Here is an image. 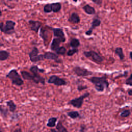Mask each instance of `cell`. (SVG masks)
Returning <instances> with one entry per match:
<instances>
[{"instance_id":"26","label":"cell","mask_w":132,"mask_h":132,"mask_svg":"<svg viewBox=\"0 0 132 132\" xmlns=\"http://www.w3.org/2000/svg\"><path fill=\"white\" fill-rule=\"evenodd\" d=\"M56 129L58 130V132H64V131L68 132V131L67 128L63 125L62 123L60 121H59L58 122V123L56 127Z\"/></svg>"},{"instance_id":"30","label":"cell","mask_w":132,"mask_h":132,"mask_svg":"<svg viewBox=\"0 0 132 132\" xmlns=\"http://www.w3.org/2000/svg\"><path fill=\"white\" fill-rule=\"evenodd\" d=\"M43 11L45 13H50L53 11L52 4H47L43 7Z\"/></svg>"},{"instance_id":"4","label":"cell","mask_w":132,"mask_h":132,"mask_svg":"<svg viewBox=\"0 0 132 132\" xmlns=\"http://www.w3.org/2000/svg\"><path fill=\"white\" fill-rule=\"evenodd\" d=\"M90 94L88 92H86L80 96L78 97H76L74 98H73L71 100H70L68 104L69 105H71L74 107H75L76 108H80L82 107L83 103H84V99L89 97L90 96Z\"/></svg>"},{"instance_id":"42","label":"cell","mask_w":132,"mask_h":132,"mask_svg":"<svg viewBox=\"0 0 132 132\" xmlns=\"http://www.w3.org/2000/svg\"><path fill=\"white\" fill-rule=\"evenodd\" d=\"M39 1H45V0H39Z\"/></svg>"},{"instance_id":"15","label":"cell","mask_w":132,"mask_h":132,"mask_svg":"<svg viewBox=\"0 0 132 132\" xmlns=\"http://www.w3.org/2000/svg\"><path fill=\"white\" fill-rule=\"evenodd\" d=\"M68 21L72 24H77L80 21V19L79 15L76 12H73L71 13L68 19Z\"/></svg>"},{"instance_id":"35","label":"cell","mask_w":132,"mask_h":132,"mask_svg":"<svg viewBox=\"0 0 132 132\" xmlns=\"http://www.w3.org/2000/svg\"><path fill=\"white\" fill-rule=\"evenodd\" d=\"M85 125H81V127H80V129L79 130V131H85Z\"/></svg>"},{"instance_id":"3","label":"cell","mask_w":132,"mask_h":132,"mask_svg":"<svg viewBox=\"0 0 132 132\" xmlns=\"http://www.w3.org/2000/svg\"><path fill=\"white\" fill-rule=\"evenodd\" d=\"M16 23L12 20H7L6 21L5 25L3 22L0 24L1 31L6 35H11L15 32V26Z\"/></svg>"},{"instance_id":"10","label":"cell","mask_w":132,"mask_h":132,"mask_svg":"<svg viewBox=\"0 0 132 132\" xmlns=\"http://www.w3.org/2000/svg\"><path fill=\"white\" fill-rule=\"evenodd\" d=\"M46 27H47V26H44V27H42L40 29V33H39V35H40V37L43 40V42H44L45 46L46 45L45 43L48 41V39H49V33L50 32L48 31V30L50 29L51 27L48 26V28H47Z\"/></svg>"},{"instance_id":"21","label":"cell","mask_w":132,"mask_h":132,"mask_svg":"<svg viewBox=\"0 0 132 132\" xmlns=\"http://www.w3.org/2000/svg\"><path fill=\"white\" fill-rule=\"evenodd\" d=\"M57 119H58V118L57 117H51V118H49L47 121L46 126L47 127H51V128L55 127L56 126V122L57 121Z\"/></svg>"},{"instance_id":"12","label":"cell","mask_w":132,"mask_h":132,"mask_svg":"<svg viewBox=\"0 0 132 132\" xmlns=\"http://www.w3.org/2000/svg\"><path fill=\"white\" fill-rule=\"evenodd\" d=\"M28 24L31 30L37 34L39 31V29L41 27L42 23L39 21L30 20L28 21Z\"/></svg>"},{"instance_id":"31","label":"cell","mask_w":132,"mask_h":132,"mask_svg":"<svg viewBox=\"0 0 132 132\" xmlns=\"http://www.w3.org/2000/svg\"><path fill=\"white\" fill-rule=\"evenodd\" d=\"M131 114L130 110L129 109H125L120 113V116L123 118H126L129 117Z\"/></svg>"},{"instance_id":"28","label":"cell","mask_w":132,"mask_h":132,"mask_svg":"<svg viewBox=\"0 0 132 132\" xmlns=\"http://www.w3.org/2000/svg\"><path fill=\"white\" fill-rule=\"evenodd\" d=\"M66 48L64 46H60L55 51L56 53H57L58 55H64L66 54Z\"/></svg>"},{"instance_id":"8","label":"cell","mask_w":132,"mask_h":132,"mask_svg":"<svg viewBox=\"0 0 132 132\" xmlns=\"http://www.w3.org/2000/svg\"><path fill=\"white\" fill-rule=\"evenodd\" d=\"M72 70L74 73L78 76L85 77L91 75L93 74L92 72L88 70V69L78 65L74 67Z\"/></svg>"},{"instance_id":"14","label":"cell","mask_w":132,"mask_h":132,"mask_svg":"<svg viewBox=\"0 0 132 132\" xmlns=\"http://www.w3.org/2000/svg\"><path fill=\"white\" fill-rule=\"evenodd\" d=\"M43 56L44 59H45L55 60L56 62H59L58 61V59H59V56L57 53L51 52H46L43 54Z\"/></svg>"},{"instance_id":"13","label":"cell","mask_w":132,"mask_h":132,"mask_svg":"<svg viewBox=\"0 0 132 132\" xmlns=\"http://www.w3.org/2000/svg\"><path fill=\"white\" fill-rule=\"evenodd\" d=\"M61 42H64L63 40L59 38H54L51 43L50 49L53 51H56V50L60 47V44Z\"/></svg>"},{"instance_id":"24","label":"cell","mask_w":132,"mask_h":132,"mask_svg":"<svg viewBox=\"0 0 132 132\" xmlns=\"http://www.w3.org/2000/svg\"><path fill=\"white\" fill-rule=\"evenodd\" d=\"M67 114L68 117L72 119H76L80 117V115L77 111H71L67 112Z\"/></svg>"},{"instance_id":"11","label":"cell","mask_w":132,"mask_h":132,"mask_svg":"<svg viewBox=\"0 0 132 132\" xmlns=\"http://www.w3.org/2000/svg\"><path fill=\"white\" fill-rule=\"evenodd\" d=\"M51 30L53 31L54 36L55 37L59 38L63 40L64 42L66 40L65 34L62 28H53L51 27Z\"/></svg>"},{"instance_id":"27","label":"cell","mask_w":132,"mask_h":132,"mask_svg":"<svg viewBox=\"0 0 132 132\" xmlns=\"http://www.w3.org/2000/svg\"><path fill=\"white\" fill-rule=\"evenodd\" d=\"M53 12L56 13L59 12L61 9V4L60 3H52Z\"/></svg>"},{"instance_id":"34","label":"cell","mask_w":132,"mask_h":132,"mask_svg":"<svg viewBox=\"0 0 132 132\" xmlns=\"http://www.w3.org/2000/svg\"><path fill=\"white\" fill-rule=\"evenodd\" d=\"M94 3L96 4L97 5L101 6L102 4L103 0H91Z\"/></svg>"},{"instance_id":"32","label":"cell","mask_w":132,"mask_h":132,"mask_svg":"<svg viewBox=\"0 0 132 132\" xmlns=\"http://www.w3.org/2000/svg\"><path fill=\"white\" fill-rule=\"evenodd\" d=\"M125 84L127 85L132 86V73L130 75L129 77H128L126 79V80L125 81Z\"/></svg>"},{"instance_id":"38","label":"cell","mask_w":132,"mask_h":132,"mask_svg":"<svg viewBox=\"0 0 132 132\" xmlns=\"http://www.w3.org/2000/svg\"><path fill=\"white\" fill-rule=\"evenodd\" d=\"M50 131H54V132H57V131H58V130L56 129H54V128H52V129H50Z\"/></svg>"},{"instance_id":"19","label":"cell","mask_w":132,"mask_h":132,"mask_svg":"<svg viewBox=\"0 0 132 132\" xmlns=\"http://www.w3.org/2000/svg\"><path fill=\"white\" fill-rule=\"evenodd\" d=\"M21 74L23 78L27 80H32L33 78V74H30L27 71H21Z\"/></svg>"},{"instance_id":"5","label":"cell","mask_w":132,"mask_h":132,"mask_svg":"<svg viewBox=\"0 0 132 132\" xmlns=\"http://www.w3.org/2000/svg\"><path fill=\"white\" fill-rule=\"evenodd\" d=\"M83 54L86 58L90 59L94 62L97 64L101 63L104 60L103 57H102L97 52L93 50L89 51H84L83 52Z\"/></svg>"},{"instance_id":"9","label":"cell","mask_w":132,"mask_h":132,"mask_svg":"<svg viewBox=\"0 0 132 132\" xmlns=\"http://www.w3.org/2000/svg\"><path fill=\"white\" fill-rule=\"evenodd\" d=\"M101 24V21L99 19L96 18H93V19L91 23V27L87 31H86L85 32V35L87 36H91L92 34L93 29H95V28L100 26Z\"/></svg>"},{"instance_id":"39","label":"cell","mask_w":132,"mask_h":132,"mask_svg":"<svg viewBox=\"0 0 132 132\" xmlns=\"http://www.w3.org/2000/svg\"><path fill=\"white\" fill-rule=\"evenodd\" d=\"M129 57H130V58L131 59V60L132 61V51L130 52V53H129Z\"/></svg>"},{"instance_id":"6","label":"cell","mask_w":132,"mask_h":132,"mask_svg":"<svg viewBox=\"0 0 132 132\" xmlns=\"http://www.w3.org/2000/svg\"><path fill=\"white\" fill-rule=\"evenodd\" d=\"M39 49L36 47H33L31 52L28 54V56L30 59V60L33 63H36L40 61H42L44 59L43 55L39 54Z\"/></svg>"},{"instance_id":"41","label":"cell","mask_w":132,"mask_h":132,"mask_svg":"<svg viewBox=\"0 0 132 132\" xmlns=\"http://www.w3.org/2000/svg\"><path fill=\"white\" fill-rule=\"evenodd\" d=\"M130 3L131 4H132V0H130Z\"/></svg>"},{"instance_id":"2","label":"cell","mask_w":132,"mask_h":132,"mask_svg":"<svg viewBox=\"0 0 132 132\" xmlns=\"http://www.w3.org/2000/svg\"><path fill=\"white\" fill-rule=\"evenodd\" d=\"M6 77L9 78L12 84L17 86H21L24 85V80L21 77L18 71L15 69H12L6 74Z\"/></svg>"},{"instance_id":"22","label":"cell","mask_w":132,"mask_h":132,"mask_svg":"<svg viewBox=\"0 0 132 132\" xmlns=\"http://www.w3.org/2000/svg\"><path fill=\"white\" fill-rule=\"evenodd\" d=\"M114 52H115V54L119 57V59L121 60H123L124 59L125 56H124V54L123 53V48L122 47H118L116 48V49L114 50Z\"/></svg>"},{"instance_id":"18","label":"cell","mask_w":132,"mask_h":132,"mask_svg":"<svg viewBox=\"0 0 132 132\" xmlns=\"http://www.w3.org/2000/svg\"><path fill=\"white\" fill-rule=\"evenodd\" d=\"M6 105L7 106V107H8L10 112H13V113L15 112V111L16 109L17 106L14 103V102L13 100H8L6 102Z\"/></svg>"},{"instance_id":"7","label":"cell","mask_w":132,"mask_h":132,"mask_svg":"<svg viewBox=\"0 0 132 132\" xmlns=\"http://www.w3.org/2000/svg\"><path fill=\"white\" fill-rule=\"evenodd\" d=\"M48 84H54L58 87L61 86H65L67 85V82L62 78H60L56 75H52L50 76L47 80Z\"/></svg>"},{"instance_id":"36","label":"cell","mask_w":132,"mask_h":132,"mask_svg":"<svg viewBox=\"0 0 132 132\" xmlns=\"http://www.w3.org/2000/svg\"><path fill=\"white\" fill-rule=\"evenodd\" d=\"M127 92H128V94L130 96H132V89H128L127 90Z\"/></svg>"},{"instance_id":"33","label":"cell","mask_w":132,"mask_h":132,"mask_svg":"<svg viewBox=\"0 0 132 132\" xmlns=\"http://www.w3.org/2000/svg\"><path fill=\"white\" fill-rule=\"evenodd\" d=\"M88 89V86L86 85H79L77 86V90L78 91H81L82 90H86Z\"/></svg>"},{"instance_id":"37","label":"cell","mask_w":132,"mask_h":132,"mask_svg":"<svg viewBox=\"0 0 132 132\" xmlns=\"http://www.w3.org/2000/svg\"><path fill=\"white\" fill-rule=\"evenodd\" d=\"M22 129L20 128H19L18 129H15L14 130V132H18V131H22Z\"/></svg>"},{"instance_id":"20","label":"cell","mask_w":132,"mask_h":132,"mask_svg":"<svg viewBox=\"0 0 132 132\" xmlns=\"http://www.w3.org/2000/svg\"><path fill=\"white\" fill-rule=\"evenodd\" d=\"M10 56V53L5 50L0 51V60L1 61L7 60Z\"/></svg>"},{"instance_id":"29","label":"cell","mask_w":132,"mask_h":132,"mask_svg":"<svg viewBox=\"0 0 132 132\" xmlns=\"http://www.w3.org/2000/svg\"><path fill=\"white\" fill-rule=\"evenodd\" d=\"M79 50L77 48H73L72 49L69 50L67 52V55L68 56L71 57L73 56L75 54H76L78 52Z\"/></svg>"},{"instance_id":"1","label":"cell","mask_w":132,"mask_h":132,"mask_svg":"<svg viewBox=\"0 0 132 132\" xmlns=\"http://www.w3.org/2000/svg\"><path fill=\"white\" fill-rule=\"evenodd\" d=\"M88 80L94 85V88L98 92H103L105 89L108 88L109 85L107 77L105 75L93 76L88 79Z\"/></svg>"},{"instance_id":"16","label":"cell","mask_w":132,"mask_h":132,"mask_svg":"<svg viewBox=\"0 0 132 132\" xmlns=\"http://www.w3.org/2000/svg\"><path fill=\"white\" fill-rule=\"evenodd\" d=\"M82 9L85 12V13L89 15H94L96 13L95 9L88 4L85 5L82 7Z\"/></svg>"},{"instance_id":"25","label":"cell","mask_w":132,"mask_h":132,"mask_svg":"<svg viewBox=\"0 0 132 132\" xmlns=\"http://www.w3.org/2000/svg\"><path fill=\"white\" fill-rule=\"evenodd\" d=\"M9 110L7 108H4L2 105L1 106V109H0V112H1V116L3 118V119H6L8 115V111Z\"/></svg>"},{"instance_id":"23","label":"cell","mask_w":132,"mask_h":132,"mask_svg":"<svg viewBox=\"0 0 132 132\" xmlns=\"http://www.w3.org/2000/svg\"><path fill=\"white\" fill-rule=\"evenodd\" d=\"M80 45V41L77 38H72L70 41V46L72 48H78Z\"/></svg>"},{"instance_id":"40","label":"cell","mask_w":132,"mask_h":132,"mask_svg":"<svg viewBox=\"0 0 132 132\" xmlns=\"http://www.w3.org/2000/svg\"><path fill=\"white\" fill-rule=\"evenodd\" d=\"M73 1L74 2H76L77 1V0H73Z\"/></svg>"},{"instance_id":"17","label":"cell","mask_w":132,"mask_h":132,"mask_svg":"<svg viewBox=\"0 0 132 132\" xmlns=\"http://www.w3.org/2000/svg\"><path fill=\"white\" fill-rule=\"evenodd\" d=\"M29 71L32 74H39V73H43L45 70L44 69H41L39 68L38 65H32L29 68Z\"/></svg>"}]
</instances>
